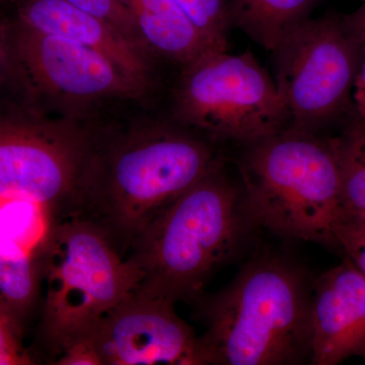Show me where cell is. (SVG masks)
Listing matches in <instances>:
<instances>
[{
	"instance_id": "obj_1",
	"label": "cell",
	"mask_w": 365,
	"mask_h": 365,
	"mask_svg": "<svg viewBox=\"0 0 365 365\" xmlns=\"http://www.w3.org/2000/svg\"><path fill=\"white\" fill-rule=\"evenodd\" d=\"M222 163L209 141L176 127L104 143L91 137L71 215L98 228L125 259L158 215Z\"/></svg>"
},
{
	"instance_id": "obj_2",
	"label": "cell",
	"mask_w": 365,
	"mask_h": 365,
	"mask_svg": "<svg viewBox=\"0 0 365 365\" xmlns=\"http://www.w3.org/2000/svg\"><path fill=\"white\" fill-rule=\"evenodd\" d=\"M313 281L287 255L250 259L227 287L195 304L206 328L200 336L206 364L311 362Z\"/></svg>"
},
{
	"instance_id": "obj_3",
	"label": "cell",
	"mask_w": 365,
	"mask_h": 365,
	"mask_svg": "<svg viewBox=\"0 0 365 365\" xmlns=\"http://www.w3.org/2000/svg\"><path fill=\"white\" fill-rule=\"evenodd\" d=\"M225 167L211 170L155 218L125 257L131 294L195 304L216 271L234 260L255 230Z\"/></svg>"
},
{
	"instance_id": "obj_4",
	"label": "cell",
	"mask_w": 365,
	"mask_h": 365,
	"mask_svg": "<svg viewBox=\"0 0 365 365\" xmlns=\"http://www.w3.org/2000/svg\"><path fill=\"white\" fill-rule=\"evenodd\" d=\"M242 200L256 228L287 240L338 248L342 216L335 137L285 128L246 144Z\"/></svg>"
},
{
	"instance_id": "obj_5",
	"label": "cell",
	"mask_w": 365,
	"mask_h": 365,
	"mask_svg": "<svg viewBox=\"0 0 365 365\" xmlns=\"http://www.w3.org/2000/svg\"><path fill=\"white\" fill-rule=\"evenodd\" d=\"M41 336L58 356L133 292V274L98 228L78 216L53 225L43 264Z\"/></svg>"
},
{
	"instance_id": "obj_6",
	"label": "cell",
	"mask_w": 365,
	"mask_h": 365,
	"mask_svg": "<svg viewBox=\"0 0 365 365\" xmlns=\"http://www.w3.org/2000/svg\"><path fill=\"white\" fill-rule=\"evenodd\" d=\"M184 126L216 140L249 144L287 128L284 104L270 74L252 53L211 50L184 66L175 93Z\"/></svg>"
},
{
	"instance_id": "obj_7",
	"label": "cell",
	"mask_w": 365,
	"mask_h": 365,
	"mask_svg": "<svg viewBox=\"0 0 365 365\" xmlns=\"http://www.w3.org/2000/svg\"><path fill=\"white\" fill-rule=\"evenodd\" d=\"M362 48L343 18H307L283 34L272 53L287 128L318 133L345 111Z\"/></svg>"
},
{
	"instance_id": "obj_8",
	"label": "cell",
	"mask_w": 365,
	"mask_h": 365,
	"mask_svg": "<svg viewBox=\"0 0 365 365\" xmlns=\"http://www.w3.org/2000/svg\"><path fill=\"white\" fill-rule=\"evenodd\" d=\"M91 136L67 125L0 118V198L39 203L71 215Z\"/></svg>"
},
{
	"instance_id": "obj_9",
	"label": "cell",
	"mask_w": 365,
	"mask_h": 365,
	"mask_svg": "<svg viewBox=\"0 0 365 365\" xmlns=\"http://www.w3.org/2000/svg\"><path fill=\"white\" fill-rule=\"evenodd\" d=\"M167 300L130 294L90 333L103 365H207L200 337Z\"/></svg>"
},
{
	"instance_id": "obj_10",
	"label": "cell",
	"mask_w": 365,
	"mask_h": 365,
	"mask_svg": "<svg viewBox=\"0 0 365 365\" xmlns=\"http://www.w3.org/2000/svg\"><path fill=\"white\" fill-rule=\"evenodd\" d=\"M11 55L33 86L73 100L132 96L144 86L100 53L16 23Z\"/></svg>"
},
{
	"instance_id": "obj_11",
	"label": "cell",
	"mask_w": 365,
	"mask_h": 365,
	"mask_svg": "<svg viewBox=\"0 0 365 365\" xmlns=\"http://www.w3.org/2000/svg\"><path fill=\"white\" fill-rule=\"evenodd\" d=\"M57 220L39 203L0 198V295L21 324L37 302L46 248Z\"/></svg>"
},
{
	"instance_id": "obj_12",
	"label": "cell",
	"mask_w": 365,
	"mask_h": 365,
	"mask_svg": "<svg viewBox=\"0 0 365 365\" xmlns=\"http://www.w3.org/2000/svg\"><path fill=\"white\" fill-rule=\"evenodd\" d=\"M365 355V275L349 259L313 281V365Z\"/></svg>"
},
{
	"instance_id": "obj_13",
	"label": "cell",
	"mask_w": 365,
	"mask_h": 365,
	"mask_svg": "<svg viewBox=\"0 0 365 365\" xmlns=\"http://www.w3.org/2000/svg\"><path fill=\"white\" fill-rule=\"evenodd\" d=\"M18 23L100 53L144 88L148 83L150 67L143 47L66 0H21Z\"/></svg>"
},
{
	"instance_id": "obj_14",
	"label": "cell",
	"mask_w": 365,
	"mask_h": 365,
	"mask_svg": "<svg viewBox=\"0 0 365 365\" xmlns=\"http://www.w3.org/2000/svg\"><path fill=\"white\" fill-rule=\"evenodd\" d=\"M126 1L141 43L151 51L186 66L216 50L175 0Z\"/></svg>"
},
{
	"instance_id": "obj_15",
	"label": "cell",
	"mask_w": 365,
	"mask_h": 365,
	"mask_svg": "<svg viewBox=\"0 0 365 365\" xmlns=\"http://www.w3.org/2000/svg\"><path fill=\"white\" fill-rule=\"evenodd\" d=\"M318 0H228L232 26L272 52L283 34L309 18Z\"/></svg>"
},
{
	"instance_id": "obj_16",
	"label": "cell",
	"mask_w": 365,
	"mask_h": 365,
	"mask_svg": "<svg viewBox=\"0 0 365 365\" xmlns=\"http://www.w3.org/2000/svg\"><path fill=\"white\" fill-rule=\"evenodd\" d=\"M341 174L342 215L365 212V128L351 124L335 137Z\"/></svg>"
},
{
	"instance_id": "obj_17",
	"label": "cell",
	"mask_w": 365,
	"mask_h": 365,
	"mask_svg": "<svg viewBox=\"0 0 365 365\" xmlns=\"http://www.w3.org/2000/svg\"><path fill=\"white\" fill-rule=\"evenodd\" d=\"M216 49H227L232 28L228 0H175Z\"/></svg>"
},
{
	"instance_id": "obj_18",
	"label": "cell",
	"mask_w": 365,
	"mask_h": 365,
	"mask_svg": "<svg viewBox=\"0 0 365 365\" xmlns=\"http://www.w3.org/2000/svg\"><path fill=\"white\" fill-rule=\"evenodd\" d=\"M23 324L0 295V365L35 364L21 341Z\"/></svg>"
},
{
	"instance_id": "obj_19",
	"label": "cell",
	"mask_w": 365,
	"mask_h": 365,
	"mask_svg": "<svg viewBox=\"0 0 365 365\" xmlns=\"http://www.w3.org/2000/svg\"><path fill=\"white\" fill-rule=\"evenodd\" d=\"M72 6L93 14L117 28L132 42L144 47L126 0H66Z\"/></svg>"
},
{
	"instance_id": "obj_20",
	"label": "cell",
	"mask_w": 365,
	"mask_h": 365,
	"mask_svg": "<svg viewBox=\"0 0 365 365\" xmlns=\"http://www.w3.org/2000/svg\"><path fill=\"white\" fill-rule=\"evenodd\" d=\"M54 364L57 365H103L102 359L97 351L90 334L79 338L67 346Z\"/></svg>"
},
{
	"instance_id": "obj_21",
	"label": "cell",
	"mask_w": 365,
	"mask_h": 365,
	"mask_svg": "<svg viewBox=\"0 0 365 365\" xmlns=\"http://www.w3.org/2000/svg\"><path fill=\"white\" fill-rule=\"evenodd\" d=\"M338 248L343 250L347 258L365 275V234L339 227L336 230Z\"/></svg>"
},
{
	"instance_id": "obj_22",
	"label": "cell",
	"mask_w": 365,
	"mask_h": 365,
	"mask_svg": "<svg viewBox=\"0 0 365 365\" xmlns=\"http://www.w3.org/2000/svg\"><path fill=\"white\" fill-rule=\"evenodd\" d=\"M352 105L355 113V119L352 124L365 128V43L353 86Z\"/></svg>"
},
{
	"instance_id": "obj_23",
	"label": "cell",
	"mask_w": 365,
	"mask_h": 365,
	"mask_svg": "<svg viewBox=\"0 0 365 365\" xmlns=\"http://www.w3.org/2000/svg\"><path fill=\"white\" fill-rule=\"evenodd\" d=\"M348 30L353 34L354 37L364 44L365 43V4L360 7L359 11L343 18Z\"/></svg>"
},
{
	"instance_id": "obj_24",
	"label": "cell",
	"mask_w": 365,
	"mask_h": 365,
	"mask_svg": "<svg viewBox=\"0 0 365 365\" xmlns=\"http://www.w3.org/2000/svg\"><path fill=\"white\" fill-rule=\"evenodd\" d=\"M343 227L365 234V212L341 216L337 227ZM337 230V228H336Z\"/></svg>"
},
{
	"instance_id": "obj_25",
	"label": "cell",
	"mask_w": 365,
	"mask_h": 365,
	"mask_svg": "<svg viewBox=\"0 0 365 365\" xmlns=\"http://www.w3.org/2000/svg\"><path fill=\"white\" fill-rule=\"evenodd\" d=\"M1 40H0V64H1L2 53H4V47H2Z\"/></svg>"
},
{
	"instance_id": "obj_26",
	"label": "cell",
	"mask_w": 365,
	"mask_h": 365,
	"mask_svg": "<svg viewBox=\"0 0 365 365\" xmlns=\"http://www.w3.org/2000/svg\"><path fill=\"white\" fill-rule=\"evenodd\" d=\"M362 359H364L365 360V355H364V357H362Z\"/></svg>"
}]
</instances>
